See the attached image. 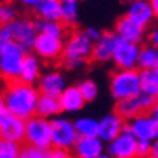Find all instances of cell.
I'll return each instance as SVG.
<instances>
[{
    "label": "cell",
    "mask_w": 158,
    "mask_h": 158,
    "mask_svg": "<svg viewBox=\"0 0 158 158\" xmlns=\"http://www.w3.org/2000/svg\"><path fill=\"white\" fill-rule=\"evenodd\" d=\"M3 95L8 113L15 114V116L24 121L35 116L37 102L40 97V92L37 87H34L31 84H24L21 81H15L6 85Z\"/></svg>",
    "instance_id": "obj_1"
},
{
    "label": "cell",
    "mask_w": 158,
    "mask_h": 158,
    "mask_svg": "<svg viewBox=\"0 0 158 158\" xmlns=\"http://www.w3.org/2000/svg\"><path fill=\"white\" fill-rule=\"evenodd\" d=\"M142 92L140 89V71H114L110 77V94L111 97L121 102V100L135 97Z\"/></svg>",
    "instance_id": "obj_2"
},
{
    "label": "cell",
    "mask_w": 158,
    "mask_h": 158,
    "mask_svg": "<svg viewBox=\"0 0 158 158\" xmlns=\"http://www.w3.org/2000/svg\"><path fill=\"white\" fill-rule=\"evenodd\" d=\"M26 55V50L16 42H10L8 45L0 48V76L10 82L19 81Z\"/></svg>",
    "instance_id": "obj_3"
},
{
    "label": "cell",
    "mask_w": 158,
    "mask_h": 158,
    "mask_svg": "<svg viewBox=\"0 0 158 158\" xmlns=\"http://www.w3.org/2000/svg\"><path fill=\"white\" fill-rule=\"evenodd\" d=\"M27 145L37 147V148H45L50 150L53 147L52 143V121L40 118V116H32L31 119L26 121V139Z\"/></svg>",
    "instance_id": "obj_4"
},
{
    "label": "cell",
    "mask_w": 158,
    "mask_h": 158,
    "mask_svg": "<svg viewBox=\"0 0 158 158\" xmlns=\"http://www.w3.org/2000/svg\"><path fill=\"white\" fill-rule=\"evenodd\" d=\"M77 140L79 134L76 131L74 121L63 116H56L52 119V143L55 148H74Z\"/></svg>",
    "instance_id": "obj_5"
},
{
    "label": "cell",
    "mask_w": 158,
    "mask_h": 158,
    "mask_svg": "<svg viewBox=\"0 0 158 158\" xmlns=\"http://www.w3.org/2000/svg\"><path fill=\"white\" fill-rule=\"evenodd\" d=\"M94 53V42L89 39L85 31H76L69 35L64 44L63 56L66 61H85Z\"/></svg>",
    "instance_id": "obj_6"
},
{
    "label": "cell",
    "mask_w": 158,
    "mask_h": 158,
    "mask_svg": "<svg viewBox=\"0 0 158 158\" xmlns=\"http://www.w3.org/2000/svg\"><path fill=\"white\" fill-rule=\"evenodd\" d=\"M156 100L148 97L145 94H140L131 97V98H126V100H121V102H116V113L119 114L123 119H134L143 114V111L147 110H152L153 105H155Z\"/></svg>",
    "instance_id": "obj_7"
},
{
    "label": "cell",
    "mask_w": 158,
    "mask_h": 158,
    "mask_svg": "<svg viewBox=\"0 0 158 158\" xmlns=\"http://www.w3.org/2000/svg\"><path fill=\"white\" fill-rule=\"evenodd\" d=\"M10 31L13 35V42L19 44L26 52H29L31 48H34V44H35L37 35H39L34 21L27 19V18H18L15 23L10 24Z\"/></svg>",
    "instance_id": "obj_8"
},
{
    "label": "cell",
    "mask_w": 158,
    "mask_h": 158,
    "mask_svg": "<svg viewBox=\"0 0 158 158\" xmlns=\"http://www.w3.org/2000/svg\"><path fill=\"white\" fill-rule=\"evenodd\" d=\"M0 139L8 140V142H16L26 139V121L21 119L11 113H3L0 116Z\"/></svg>",
    "instance_id": "obj_9"
},
{
    "label": "cell",
    "mask_w": 158,
    "mask_h": 158,
    "mask_svg": "<svg viewBox=\"0 0 158 158\" xmlns=\"http://www.w3.org/2000/svg\"><path fill=\"white\" fill-rule=\"evenodd\" d=\"M139 55H140V47L137 44L119 40L111 61L114 63V66L118 68V71H131V69L137 68Z\"/></svg>",
    "instance_id": "obj_10"
},
{
    "label": "cell",
    "mask_w": 158,
    "mask_h": 158,
    "mask_svg": "<svg viewBox=\"0 0 158 158\" xmlns=\"http://www.w3.org/2000/svg\"><path fill=\"white\" fill-rule=\"evenodd\" d=\"M32 50L35 52V56H40L45 60H56L64 52V42L63 39L53 37V35L39 34Z\"/></svg>",
    "instance_id": "obj_11"
},
{
    "label": "cell",
    "mask_w": 158,
    "mask_h": 158,
    "mask_svg": "<svg viewBox=\"0 0 158 158\" xmlns=\"http://www.w3.org/2000/svg\"><path fill=\"white\" fill-rule=\"evenodd\" d=\"M106 153L113 158H137V139L134 137V134L121 132L106 145Z\"/></svg>",
    "instance_id": "obj_12"
},
{
    "label": "cell",
    "mask_w": 158,
    "mask_h": 158,
    "mask_svg": "<svg viewBox=\"0 0 158 158\" xmlns=\"http://www.w3.org/2000/svg\"><path fill=\"white\" fill-rule=\"evenodd\" d=\"M66 81L64 76L60 71H47L40 76L39 79V92L40 95H48V97H55L60 98L61 94L66 90Z\"/></svg>",
    "instance_id": "obj_13"
},
{
    "label": "cell",
    "mask_w": 158,
    "mask_h": 158,
    "mask_svg": "<svg viewBox=\"0 0 158 158\" xmlns=\"http://www.w3.org/2000/svg\"><path fill=\"white\" fill-rule=\"evenodd\" d=\"M131 123L132 134L137 140H148L155 142L158 140V123L150 116V114H140V116L134 118Z\"/></svg>",
    "instance_id": "obj_14"
},
{
    "label": "cell",
    "mask_w": 158,
    "mask_h": 158,
    "mask_svg": "<svg viewBox=\"0 0 158 158\" xmlns=\"http://www.w3.org/2000/svg\"><path fill=\"white\" fill-rule=\"evenodd\" d=\"M126 18H129L134 24L145 27L155 18L152 2H147V0H134V2H131L126 10Z\"/></svg>",
    "instance_id": "obj_15"
},
{
    "label": "cell",
    "mask_w": 158,
    "mask_h": 158,
    "mask_svg": "<svg viewBox=\"0 0 158 158\" xmlns=\"http://www.w3.org/2000/svg\"><path fill=\"white\" fill-rule=\"evenodd\" d=\"M98 137L102 139L105 143H110L113 142L118 135L123 132V126L126 121L119 116V114L114 111V113H108L105 114L102 119H98Z\"/></svg>",
    "instance_id": "obj_16"
},
{
    "label": "cell",
    "mask_w": 158,
    "mask_h": 158,
    "mask_svg": "<svg viewBox=\"0 0 158 158\" xmlns=\"http://www.w3.org/2000/svg\"><path fill=\"white\" fill-rule=\"evenodd\" d=\"M119 37L114 32H103L100 40H97L94 44V53H92V58L95 61L105 63L113 60V55L116 52V47L119 44Z\"/></svg>",
    "instance_id": "obj_17"
},
{
    "label": "cell",
    "mask_w": 158,
    "mask_h": 158,
    "mask_svg": "<svg viewBox=\"0 0 158 158\" xmlns=\"http://www.w3.org/2000/svg\"><path fill=\"white\" fill-rule=\"evenodd\" d=\"M114 34H116L121 40L139 45V42L143 37V27L134 24L132 21L129 18H126V15H124V16L118 18L116 24H114Z\"/></svg>",
    "instance_id": "obj_18"
},
{
    "label": "cell",
    "mask_w": 158,
    "mask_h": 158,
    "mask_svg": "<svg viewBox=\"0 0 158 158\" xmlns=\"http://www.w3.org/2000/svg\"><path fill=\"white\" fill-rule=\"evenodd\" d=\"M73 150L76 158H97L105 153V142L100 137H79Z\"/></svg>",
    "instance_id": "obj_19"
},
{
    "label": "cell",
    "mask_w": 158,
    "mask_h": 158,
    "mask_svg": "<svg viewBox=\"0 0 158 158\" xmlns=\"http://www.w3.org/2000/svg\"><path fill=\"white\" fill-rule=\"evenodd\" d=\"M87 103L84 100L81 90H79L77 85H68L66 90L61 94L60 97V105H61V110L66 111V113H79L84 105Z\"/></svg>",
    "instance_id": "obj_20"
},
{
    "label": "cell",
    "mask_w": 158,
    "mask_h": 158,
    "mask_svg": "<svg viewBox=\"0 0 158 158\" xmlns=\"http://www.w3.org/2000/svg\"><path fill=\"white\" fill-rule=\"evenodd\" d=\"M35 15L48 21H61V2L60 0H39L32 8Z\"/></svg>",
    "instance_id": "obj_21"
},
{
    "label": "cell",
    "mask_w": 158,
    "mask_h": 158,
    "mask_svg": "<svg viewBox=\"0 0 158 158\" xmlns=\"http://www.w3.org/2000/svg\"><path fill=\"white\" fill-rule=\"evenodd\" d=\"M40 79V63L39 58L35 55H26L24 63H23V69L19 74V81L24 84H31L34 85V82H39Z\"/></svg>",
    "instance_id": "obj_22"
},
{
    "label": "cell",
    "mask_w": 158,
    "mask_h": 158,
    "mask_svg": "<svg viewBox=\"0 0 158 158\" xmlns=\"http://www.w3.org/2000/svg\"><path fill=\"white\" fill-rule=\"evenodd\" d=\"M61 105H60V98L55 97H48V95H40L39 102H37V110L35 114L40 118H56L61 113Z\"/></svg>",
    "instance_id": "obj_23"
},
{
    "label": "cell",
    "mask_w": 158,
    "mask_h": 158,
    "mask_svg": "<svg viewBox=\"0 0 158 158\" xmlns=\"http://www.w3.org/2000/svg\"><path fill=\"white\" fill-rule=\"evenodd\" d=\"M76 131L79 134V137H98V119L92 116H81L74 119Z\"/></svg>",
    "instance_id": "obj_24"
},
{
    "label": "cell",
    "mask_w": 158,
    "mask_h": 158,
    "mask_svg": "<svg viewBox=\"0 0 158 158\" xmlns=\"http://www.w3.org/2000/svg\"><path fill=\"white\" fill-rule=\"evenodd\" d=\"M140 71H153L158 66V48L153 45H143L140 47L139 64Z\"/></svg>",
    "instance_id": "obj_25"
},
{
    "label": "cell",
    "mask_w": 158,
    "mask_h": 158,
    "mask_svg": "<svg viewBox=\"0 0 158 158\" xmlns=\"http://www.w3.org/2000/svg\"><path fill=\"white\" fill-rule=\"evenodd\" d=\"M34 24L39 34L53 35V37H58V39H63L64 35V24L61 21H48V19L37 18L34 21Z\"/></svg>",
    "instance_id": "obj_26"
},
{
    "label": "cell",
    "mask_w": 158,
    "mask_h": 158,
    "mask_svg": "<svg viewBox=\"0 0 158 158\" xmlns=\"http://www.w3.org/2000/svg\"><path fill=\"white\" fill-rule=\"evenodd\" d=\"M140 89L142 94L158 100V81L153 71H140Z\"/></svg>",
    "instance_id": "obj_27"
},
{
    "label": "cell",
    "mask_w": 158,
    "mask_h": 158,
    "mask_svg": "<svg viewBox=\"0 0 158 158\" xmlns=\"http://www.w3.org/2000/svg\"><path fill=\"white\" fill-rule=\"evenodd\" d=\"M79 16V3L76 0H63L61 2V23L74 24Z\"/></svg>",
    "instance_id": "obj_28"
},
{
    "label": "cell",
    "mask_w": 158,
    "mask_h": 158,
    "mask_svg": "<svg viewBox=\"0 0 158 158\" xmlns=\"http://www.w3.org/2000/svg\"><path fill=\"white\" fill-rule=\"evenodd\" d=\"M18 11L15 8V5L10 2H0V26H10L11 23H15Z\"/></svg>",
    "instance_id": "obj_29"
},
{
    "label": "cell",
    "mask_w": 158,
    "mask_h": 158,
    "mask_svg": "<svg viewBox=\"0 0 158 158\" xmlns=\"http://www.w3.org/2000/svg\"><path fill=\"white\" fill-rule=\"evenodd\" d=\"M79 90H81V94L84 97L85 102H94L98 95V85L95 81H92V79H84L77 84Z\"/></svg>",
    "instance_id": "obj_30"
},
{
    "label": "cell",
    "mask_w": 158,
    "mask_h": 158,
    "mask_svg": "<svg viewBox=\"0 0 158 158\" xmlns=\"http://www.w3.org/2000/svg\"><path fill=\"white\" fill-rule=\"evenodd\" d=\"M21 148L23 147H19V143L16 142H8L0 139V158H19Z\"/></svg>",
    "instance_id": "obj_31"
},
{
    "label": "cell",
    "mask_w": 158,
    "mask_h": 158,
    "mask_svg": "<svg viewBox=\"0 0 158 158\" xmlns=\"http://www.w3.org/2000/svg\"><path fill=\"white\" fill-rule=\"evenodd\" d=\"M19 158H50V150L26 145V147L21 148Z\"/></svg>",
    "instance_id": "obj_32"
},
{
    "label": "cell",
    "mask_w": 158,
    "mask_h": 158,
    "mask_svg": "<svg viewBox=\"0 0 158 158\" xmlns=\"http://www.w3.org/2000/svg\"><path fill=\"white\" fill-rule=\"evenodd\" d=\"M153 142L148 140H137V158H150L152 155Z\"/></svg>",
    "instance_id": "obj_33"
},
{
    "label": "cell",
    "mask_w": 158,
    "mask_h": 158,
    "mask_svg": "<svg viewBox=\"0 0 158 158\" xmlns=\"http://www.w3.org/2000/svg\"><path fill=\"white\" fill-rule=\"evenodd\" d=\"M10 42H13V35H11V31H10V26H0V48L8 45Z\"/></svg>",
    "instance_id": "obj_34"
},
{
    "label": "cell",
    "mask_w": 158,
    "mask_h": 158,
    "mask_svg": "<svg viewBox=\"0 0 158 158\" xmlns=\"http://www.w3.org/2000/svg\"><path fill=\"white\" fill-rule=\"evenodd\" d=\"M50 158H71L68 150L64 148H50Z\"/></svg>",
    "instance_id": "obj_35"
},
{
    "label": "cell",
    "mask_w": 158,
    "mask_h": 158,
    "mask_svg": "<svg viewBox=\"0 0 158 158\" xmlns=\"http://www.w3.org/2000/svg\"><path fill=\"white\" fill-rule=\"evenodd\" d=\"M85 34H87V35H89V39L95 44L97 40H100V37H102V34H103V32H100L97 27H87V29H85Z\"/></svg>",
    "instance_id": "obj_36"
},
{
    "label": "cell",
    "mask_w": 158,
    "mask_h": 158,
    "mask_svg": "<svg viewBox=\"0 0 158 158\" xmlns=\"http://www.w3.org/2000/svg\"><path fill=\"white\" fill-rule=\"evenodd\" d=\"M150 45H153V47L158 48V27L150 32Z\"/></svg>",
    "instance_id": "obj_37"
},
{
    "label": "cell",
    "mask_w": 158,
    "mask_h": 158,
    "mask_svg": "<svg viewBox=\"0 0 158 158\" xmlns=\"http://www.w3.org/2000/svg\"><path fill=\"white\" fill-rule=\"evenodd\" d=\"M3 113H6V103H5V95L3 92H0V116Z\"/></svg>",
    "instance_id": "obj_38"
},
{
    "label": "cell",
    "mask_w": 158,
    "mask_h": 158,
    "mask_svg": "<svg viewBox=\"0 0 158 158\" xmlns=\"http://www.w3.org/2000/svg\"><path fill=\"white\" fill-rule=\"evenodd\" d=\"M150 116H152L156 123H158V100L155 102V105H153V108L150 110Z\"/></svg>",
    "instance_id": "obj_39"
},
{
    "label": "cell",
    "mask_w": 158,
    "mask_h": 158,
    "mask_svg": "<svg viewBox=\"0 0 158 158\" xmlns=\"http://www.w3.org/2000/svg\"><path fill=\"white\" fill-rule=\"evenodd\" d=\"M64 63H66L68 68H81L84 64V61H64Z\"/></svg>",
    "instance_id": "obj_40"
},
{
    "label": "cell",
    "mask_w": 158,
    "mask_h": 158,
    "mask_svg": "<svg viewBox=\"0 0 158 158\" xmlns=\"http://www.w3.org/2000/svg\"><path fill=\"white\" fill-rule=\"evenodd\" d=\"M150 158H158V140L153 142V145H152V155H150Z\"/></svg>",
    "instance_id": "obj_41"
},
{
    "label": "cell",
    "mask_w": 158,
    "mask_h": 158,
    "mask_svg": "<svg viewBox=\"0 0 158 158\" xmlns=\"http://www.w3.org/2000/svg\"><path fill=\"white\" fill-rule=\"evenodd\" d=\"M152 6H153V11H155V16L158 18V0H152Z\"/></svg>",
    "instance_id": "obj_42"
},
{
    "label": "cell",
    "mask_w": 158,
    "mask_h": 158,
    "mask_svg": "<svg viewBox=\"0 0 158 158\" xmlns=\"http://www.w3.org/2000/svg\"><path fill=\"white\" fill-rule=\"evenodd\" d=\"M97 158H113V156H110L108 153H106V152H105L103 155H100V156H97Z\"/></svg>",
    "instance_id": "obj_43"
},
{
    "label": "cell",
    "mask_w": 158,
    "mask_h": 158,
    "mask_svg": "<svg viewBox=\"0 0 158 158\" xmlns=\"http://www.w3.org/2000/svg\"><path fill=\"white\" fill-rule=\"evenodd\" d=\"M153 74H155V77H156V81H158V66L153 69Z\"/></svg>",
    "instance_id": "obj_44"
},
{
    "label": "cell",
    "mask_w": 158,
    "mask_h": 158,
    "mask_svg": "<svg viewBox=\"0 0 158 158\" xmlns=\"http://www.w3.org/2000/svg\"><path fill=\"white\" fill-rule=\"evenodd\" d=\"M74 158H76V156H74Z\"/></svg>",
    "instance_id": "obj_45"
}]
</instances>
